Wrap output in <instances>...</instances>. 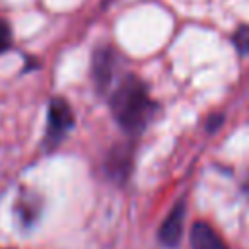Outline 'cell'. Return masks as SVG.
<instances>
[{"instance_id":"6da1fadb","label":"cell","mask_w":249,"mask_h":249,"mask_svg":"<svg viewBox=\"0 0 249 249\" xmlns=\"http://www.w3.org/2000/svg\"><path fill=\"white\" fill-rule=\"evenodd\" d=\"M111 111L124 132L138 134L146 128L154 113V101L140 78L126 76L119 84L111 97Z\"/></svg>"},{"instance_id":"7a4b0ae2","label":"cell","mask_w":249,"mask_h":249,"mask_svg":"<svg viewBox=\"0 0 249 249\" xmlns=\"http://www.w3.org/2000/svg\"><path fill=\"white\" fill-rule=\"evenodd\" d=\"M72 126H74V115L68 101L62 97H54L49 103V130H47L49 142H58Z\"/></svg>"},{"instance_id":"3957f363","label":"cell","mask_w":249,"mask_h":249,"mask_svg":"<svg viewBox=\"0 0 249 249\" xmlns=\"http://www.w3.org/2000/svg\"><path fill=\"white\" fill-rule=\"evenodd\" d=\"M183 220H185V202H177L169 216L163 220L160 228V241L165 247H175L183 233Z\"/></svg>"},{"instance_id":"277c9868","label":"cell","mask_w":249,"mask_h":249,"mask_svg":"<svg viewBox=\"0 0 249 249\" xmlns=\"http://www.w3.org/2000/svg\"><path fill=\"white\" fill-rule=\"evenodd\" d=\"M130 163H132V146H128V144L115 146L107 158V173L115 181H126Z\"/></svg>"},{"instance_id":"5b68a950","label":"cell","mask_w":249,"mask_h":249,"mask_svg":"<svg viewBox=\"0 0 249 249\" xmlns=\"http://www.w3.org/2000/svg\"><path fill=\"white\" fill-rule=\"evenodd\" d=\"M191 247L193 249H228L222 237L204 222H196L191 230Z\"/></svg>"},{"instance_id":"8992f818","label":"cell","mask_w":249,"mask_h":249,"mask_svg":"<svg viewBox=\"0 0 249 249\" xmlns=\"http://www.w3.org/2000/svg\"><path fill=\"white\" fill-rule=\"evenodd\" d=\"M91 70H93V80H95L97 88L105 89L111 82V76H113V53H111V49H99L93 54Z\"/></svg>"},{"instance_id":"52a82bcc","label":"cell","mask_w":249,"mask_h":249,"mask_svg":"<svg viewBox=\"0 0 249 249\" xmlns=\"http://www.w3.org/2000/svg\"><path fill=\"white\" fill-rule=\"evenodd\" d=\"M233 41H235V47H237L239 53H243V54L249 53V25H241L235 31Z\"/></svg>"},{"instance_id":"ba28073f","label":"cell","mask_w":249,"mask_h":249,"mask_svg":"<svg viewBox=\"0 0 249 249\" xmlns=\"http://www.w3.org/2000/svg\"><path fill=\"white\" fill-rule=\"evenodd\" d=\"M10 45H12V29H10V23L0 18V53L8 51Z\"/></svg>"},{"instance_id":"9c48e42d","label":"cell","mask_w":249,"mask_h":249,"mask_svg":"<svg viewBox=\"0 0 249 249\" xmlns=\"http://www.w3.org/2000/svg\"><path fill=\"white\" fill-rule=\"evenodd\" d=\"M222 121H224L222 115H214V117H210V119H208V130H216V128L220 126Z\"/></svg>"}]
</instances>
